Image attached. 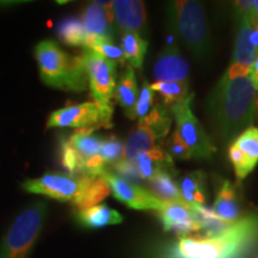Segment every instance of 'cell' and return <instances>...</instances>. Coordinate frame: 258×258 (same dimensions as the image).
Returning a JSON list of instances; mask_svg holds the SVG:
<instances>
[{
    "label": "cell",
    "mask_w": 258,
    "mask_h": 258,
    "mask_svg": "<svg viewBox=\"0 0 258 258\" xmlns=\"http://www.w3.org/2000/svg\"><path fill=\"white\" fill-rule=\"evenodd\" d=\"M257 91L250 76L237 79L221 77L207 101L213 131L222 141L232 140L252 125Z\"/></svg>",
    "instance_id": "1"
},
{
    "label": "cell",
    "mask_w": 258,
    "mask_h": 258,
    "mask_svg": "<svg viewBox=\"0 0 258 258\" xmlns=\"http://www.w3.org/2000/svg\"><path fill=\"white\" fill-rule=\"evenodd\" d=\"M258 245V215H247L215 237H179L161 258H247Z\"/></svg>",
    "instance_id": "2"
},
{
    "label": "cell",
    "mask_w": 258,
    "mask_h": 258,
    "mask_svg": "<svg viewBox=\"0 0 258 258\" xmlns=\"http://www.w3.org/2000/svg\"><path fill=\"white\" fill-rule=\"evenodd\" d=\"M40 77L46 85L64 91H84L88 86V74L82 56L69 55L55 42L42 41L35 47Z\"/></svg>",
    "instance_id": "3"
},
{
    "label": "cell",
    "mask_w": 258,
    "mask_h": 258,
    "mask_svg": "<svg viewBox=\"0 0 258 258\" xmlns=\"http://www.w3.org/2000/svg\"><path fill=\"white\" fill-rule=\"evenodd\" d=\"M166 9L169 25L173 34L195 59H207L212 51V40L202 3L177 0L170 2Z\"/></svg>",
    "instance_id": "4"
},
{
    "label": "cell",
    "mask_w": 258,
    "mask_h": 258,
    "mask_svg": "<svg viewBox=\"0 0 258 258\" xmlns=\"http://www.w3.org/2000/svg\"><path fill=\"white\" fill-rule=\"evenodd\" d=\"M46 203L25 208L6 232L0 244V258H28L46 220Z\"/></svg>",
    "instance_id": "5"
},
{
    "label": "cell",
    "mask_w": 258,
    "mask_h": 258,
    "mask_svg": "<svg viewBox=\"0 0 258 258\" xmlns=\"http://www.w3.org/2000/svg\"><path fill=\"white\" fill-rule=\"evenodd\" d=\"M114 108L95 102L70 105L49 115L47 128H77L80 133L91 134L98 128H110Z\"/></svg>",
    "instance_id": "6"
},
{
    "label": "cell",
    "mask_w": 258,
    "mask_h": 258,
    "mask_svg": "<svg viewBox=\"0 0 258 258\" xmlns=\"http://www.w3.org/2000/svg\"><path fill=\"white\" fill-rule=\"evenodd\" d=\"M192 98L194 93L189 95L188 98L183 102L170 108L171 114L176 122V132L188 145L189 150L192 153V158L211 159L217 152V147L194 114L191 109Z\"/></svg>",
    "instance_id": "7"
},
{
    "label": "cell",
    "mask_w": 258,
    "mask_h": 258,
    "mask_svg": "<svg viewBox=\"0 0 258 258\" xmlns=\"http://www.w3.org/2000/svg\"><path fill=\"white\" fill-rule=\"evenodd\" d=\"M93 176H72L60 175V173H46L35 179H28L22 184L24 190L32 194L46 195L57 201L72 202L78 205L82 200L84 192Z\"/></svg>",
    "instance_id": "8"
},
{
    "label": "cell",
    "mask_w": 258,
    "mask_h": 258,
    "mask_svg": "<svg viewBox=\"0 0 258 258\" xmlns=\"http://www.w3.org/2000/svg\"><path fill=\"white\" fill-rule=\"evenodd\" d=\"M84 66L88 74L89 86L91 95L101 106H112L111 99L116 89V62L99 55L89 48H84L82 53Z\"/></svg>",
    "instance_id": "9"
},
{
    "label": "cell",
    "mask_w": 258,
    "mask_h": 258,
    "mask_svg": "<svg viewBox=\"0 0 258 258\" xmlns=\"http://www.w3.org/2000/svg\"><path fill=\"white\" fill-rule=\"evenodd\" d=\"M101 177L108 182L115 198L118 201L125 203L129 208L138 209V211L157 212H159L163 208L164 202L158 200L156 196H153L151 191L121 178L116 173H111L104 170Z\"/></svg>",
    "instance_id": "10"
},
{
    "label": "cell",
    "mask_w": 258,
    "mask_h": 258,
    "mask_svg": "<svg viewBox=\"0 0 258 258\" xmlns=\"http://www.w3.org/2000/svg\"><path fill=\"white\" fill-rule=\"evenodd\" d=\"M158 215L163 222L164 230L166 232H175L178 238L201 232L195 207L184 200L164 202L163 208L158 212Z\"/></svg>",
    "instance_id": "11"
},
{
    "label": "cell",
    "mask_w": 258,
    "mask_h": 258,
    "mask_svg": "<svg viewBox=\"0 0 258 258\" xmlns=\"http://www.w3.org/2000/svg\"><path fill=\"white\" fill-rule=\"evenodd\" d=\"M189 72V62L180 55L175 43L163 48L153 66V77L157 82H188Z\"/></svg>",
    "instance_id": "12"
},
{
    "label": "cell",
    "mask_w": 258,
    "mask_h": 258,
    "mask_svg": "<svg viewBox=\"0 0 258 258\" xmlns=\"http://www.w3.org/2000/svg\"><path fill=\"white\" fill-rule=\"evenodd\" d=\"M114 19L122 32H141L147 24L146 8L139 0H116L112 2Z\"/></svg>",
    "instance_id": "13"
},
{
    "label": "cell",
    "mask_w": 258,
    "mask_h": 258,
    "mask_svg": "<svg viewBox=\"0 0 258 258\" xmlns=\"http://www.w3.org/2000/svg\"><path fill=\"white\" fill-rule=\"evenodd\" d=\"M92 3L84 9L82 22L88 35L101 37H111L112 23H114V11L112 2Z\"/></svg>",
    "instance_id": "14"
},
{
    "label": "cell",
    "mask_w": 258,
    "mask_h": 258,
    "mask_svg": "<svg viewBox=\"0 0 258 258\" xmlns=\"http://www.w3.org/2000/svg\"><path fill=\"white\" fill-rule=\"evenodd\" d=\"M238 17V29L235 35L233 55H232L231 63L240 64V66L250 69L252 66L256 50L253 49L250 42V19L245 12H237Z\"/></svg>",
    "instance_id": "15"
},
{
    "label": "cell",
    "mask_w": 258,
    "mask_h": 258,
    "mask_svg": "<svg viewBox=\"0 0 258 258\" xmlns=\"http://www.w3.org/2000/svg\"><path fill=\"white\" fill-rule=\"evenodd\" d=\"M156 132L146 124L139 123L133 131L129 133L123 146V158L127 160L135 161L137 157L143 152L153 151L157 146V141L159 140Z\"/></svg>",
    "instance_id": "16"
},
{
    "label": "cell",
    "mask_w": 258,
    "mask_h": 258,
    "mask_svg": "<svg viewBox=\"0 0 258 258\" xmlns=\"http://www.w3.org/2000/svg\"><path fill=\"white\" fill-rule=\"evenodd\" d=\"M116 101L124 109V114L131 120H135V105L139 98V89L134 69L127 66V69L120 77L116 84L115 95Z\"/></svg>",
    "instance_id": "17"
},
{
    "label": "cell",
    "mask_w": 258,
    "mask_h": 258,
    "mask_svg": "<svg viewBox=\"0 0 258 258\" xmlns=\"http://www.w3.org/2000/svg\"><path fill=\"white\" fill-rule=\"evenodd\" d=\"M135 163H137L141 178L147 180L152 178L154 175H157L160 171H167L170 173L175 171L172 158L166 152H164L163 150H160V148L140 153L137 157Z\"/></svg>",
    "instance_id": "18"
},
{
    "label": "cell",
    "mask_w": 258,
    "mask_h": 258,
    "mask_svg": "<svg viewBox=\"0 0 258 258\" xmlns=\"http://www.w3.org/2000/svg\"><path fill=\"white\" fill-rule=\"evenodd\" d=\"M77 220L86 228H101L123 221L122 215L106 205H96L77 213Z\"/></svg>",
    "instance_id": "19"
},
{
    "label": "cell",
    "mask_w": 258,
    "mask_h": 258,
    "mask_svg": "<svg viewBox=\"0 0 258 258\" xmlns=\"http://www.w3.org/2000/svg\"><path fill=\"white\" fill-rule=\"evenodd\" d=\"M213 211L227 222L240 220V207L237 200V191L230 180H224L213 203Z\"/></svg>",
    "instance_id": "20"
},
{
    "label": "cell",
    "mask_w": 258,
    "mask_h": 258,
    "mask_svg": "<svg viewBox=\"0 0 258 258\" xmlns=\"http://www.w3.org/2000/svg\"><path fill=\"white\" fill-rule=\"evenodd\" d=\"M179 190L182 198L190 205L205 206L206 175L202 171H192L180 178Z\"/></svg>",
    "instance_id": "21"
},
{
    "label": "cell",
    "mask_w": 258,
    "mask_h": 258,
    "mask_svg": "<svg viewBox=\"0 0 258 258\" xmlns=\"http://www.w3.org/2000/svg\"><path fill=\"white\" fill-rule=\"evenodd\" d=\"M148 43L138 32H122L121 49L124 60L132 69H141L146 55Z\"/></svg>",
    "instance_id": "22"
},
{
    "label": "cell",
    "mask_w": 258,
    "mask_h": 258,
    "mask_svg": "<svg viewBox=\"0 0 258 258\" xmlns=\"http://www.w3.org/2000/svg\"><path fill=\"white\" fill-rule=\"evenodd\" d=\"M150 190L153 196L163 202L180 201L183 200L179 185L173 179L172 175L167 171H160L152 178L148 179Z\"/></svg>",
    "instance_id": "23"
},
{
    "label": "cell",
    "mask_w": 258,
    "mask_h": 258,
    "mask_svg": "<svg viewBox=\"0 0 258 258\" xmlns=\"http://www.w3.org/2000/svg\"><path fill=\"white\" fill-rule=\"evenodd\" d=\"M151 89L163 97L166 105L178 104L189 97V82H154Z\"/></svg>",
    "instance_id": "24"
},
{
    "label": "cell",
    "mask_w": 258,
    "mask_h": 258,
    "mask_svg": "<svg viewBox=\"0 0 258 258\" xmlns=\"http://www.w3.org/2000/svg\"><path fill=\"white\" fill-rule=\"evenodd\" d=\"M57 36L69 46H85L88 32L80 19L70 17L62 19L57 25Z\"/></svg>",
    "instance_id": "25"
},
{
    "label": "cell",
    "mask_w": 258,
    "mask_h": 258,
    "mask_svg": "<svg viewBox=\"0 0 258 258\" xmlns=\"http://www.w3.org/2000/svg\"><path fill=\"white\" fill-rule=\"evenodd\" d=\"M111 192L110 186H109L108 182L101 176H93V178L90 183L88 189L84 192L82 200L77 205L79 211L82 209H86L92 206H96L97 203L103 201L109 194Z\"/></svg>",
    "instance_id": "26"
},
{
    "label": "cell",
    "mask_w": 258,
    "mask_h": 258,
    "mask_svg": "<svg viewBox=\"0 0 258 258\" xmlns=\"http://www.w3.org/2000/svg\"><path fill=\"white\" fill-rule=\"evenodd\" d=\"M235 147L239 148L240 152L246 157L252 165L256 167L258 164V127L246 128L244 132L234 139L233 143Z\"/></svg>",
    "instance_id": "27"
},
{
    "label": "cell",
    "mask_w": 258,
    "mask_h": 258,
    "mask_svg": "<svg viewBox=\"0 0 258 258\" xmlns=\"http://www.w3.org/2000/svg\"><path fill=\"white\" fill-rule=\"evenodd\" d=\"M61 164L72 176L86 175L85 157L82 156L78 151L70 144L69 140L61 141L60 146Z\"/></svg>",
    "instance_id": "28"
},
{
    "label": "cell",
    "mask_w": 258,
    "mask_h": 258,
    "mask_svg": "<svg viewBox=\"0 0 258 258\" xmlns=\"http://www.w3.org/2000/svg\"><path fill=\"white\" fill-rule=\"evenodd\" d=\"M171 122L172 120H171L169 112L161 105H156L145 117L139 120V123L146 124L147 127L153 129L160 139L165 138L170 132Z\"/></svg>",
    "instance_id": "29"
},
{
    "label": "cell",
    "mask_w": 258,
    "mask_h": 258,
    "mask_svg": "<svg viewBox=\"0 0 258 258\" xmlns=\"http://www.w3.org/2000/svg\"><path fill=\"white\" fill-rule=\"evenodd\" d=\"M70 144L76 148L78 152L85 158H90L99 154L103 140L102 139L92 137L91 134L76 133L70 139Z\"/></svg>",
    "instance_id": "30"
},
{
    "label": "cell",
    "mask_w": 258,
    "mask_h": 258,
    "mask_svg": "<svg viewBox=\"0 0 258 258\" xmlns=\"http://www.w3.org/2000/svg\"><path fill=\"white\" fill-rule=\"evenodd\" d=\"M228 158H230L232 166H233L238 182H241L244 178H246L254 169L252 164L240 152L239 148L235 147L233 144H231L230 148H228Z\"/></svg>",
    "instance_id": "31"
},
{
    "label": "cell",
    "mask_w": 258,
    "mask_h": 258,
    "mask_svg": "<svg viewBox=\"0 0 258 258\" xmlns=\"http://www.w3.org/2000/svg\"><path fill=\"white\" fill-rule=\"evenodd\" d=\"M99 156L103 158L105 164H114L123 158V145L116 138L105 139L102 143Z\"/></svg>",
    "instance_id": "32"
},
{
    "label": "cell",
    "mask_w": 258,
    "mask_h": 258,
    "mask_svg": "<svg viewBox=\"0 0 258 258\" xmlns=\"http://www.w3.org/2000/svg\"><path fill=\"white\" fill-rule=\"evenodd\" d=\"M91 50L98 53L99 55L106 57V59L114 61L116 63H125L123 51L120 47H117L112 42V38H103L97 46L92 48Z\"/></svg>",
    "instance_id": "33"
},
{
    "label": "cell",
    "mask_w": 258,
    "mask_h": 258,
    "mask_svg": "<svg viewBox=\"0 0 258 258\" xmlns=\"http://www.w3.org/2000/svg\"><path fill=\"white\" fill-rule=\"evenodd\" d=\"M154 102V91L151 89V84H148L147 80H144L143 89H141L140 93H139V98L135 105V116L143 118L146 116L148 112L152 110Z\"/></svg>",
    "instance_id": "34"
},
{
    "label": "cell",
    "mask_w": 258,
    "mask_h": 258,
    "mask_svg": "<svg viewBox=\"0 0 258 258\" xmlns=\"http://www.w3.org/2000/svg\"><path fill=\"white\" fill-rule=\"evenodd\" d=\"M167 154L171 158H176L179 160H189L192 158L191 151L189 150L188 145L184 143L179 134L175 131L172 137L167 141Z\"/></svg>",
    "instance_id": "35"
},
{
    "label": "cell",
    "mask_w": 258,
    "mask_h": 258,
    "mask_svg": "<svg viewBox=\"0 0 258 258\" xmlns=\"http://www.w3.org/2000/svg\"><path fill=\"white\" fill-rule=\"evenodd\" d=\"M112 169L117 172L118 177H123V179L132 182V180H138L140 179V173H139L137 163L135 161H131L122 158L116 163L111 164Z\"/></svg>",
    "instance_id": "36"
},
{
    "label": "cell",
    "mask_w": 258,
    "mask_h": 258,
    "mask_svg": "<svg viewBox=\"0 0 258 258\" xmlns=\"http://www.w3.org/2000/svg\"><path fill=\"white\" fill-rule=\"evenodd\" d=\"M250 78L252 80V84L256 89V91H258V51L256 53V57H254V61L251 66V71H250Z\"/></svg>",
    "instance_id": "37"
},
{
    "label": "cell",
    "mask_w": 258,
    "mask_h": 258,
    "mask_svg": "<svg viewBox=\"0 0 258 258\" xmlns=\"http://www.w3.org/2000/svg\"><path fill=\"white\" fill-rule=\"evenodd\" d=\"M251 3H252V6H251V10L249 12V17L258 22V0H253Z\"/></svg>",
    "instance_id": "38"
}]
</instances>
